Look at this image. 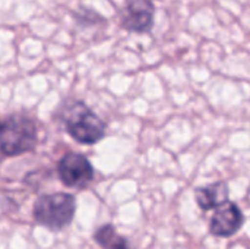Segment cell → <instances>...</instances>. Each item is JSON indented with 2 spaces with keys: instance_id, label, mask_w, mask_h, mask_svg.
I'll return each instance as SVG.
<instances>
[{
  "instance_id": "obj_1",
  "label": "cell",
  "mask_w": 250,
  "mask_h": 249,
  "mask_svg": "<svg viewBox=\"0 0 250 249\" xmlns=\"http://www.w3.org/2000/svg\"><path fill=\"white\" fill-rule=\"evenodd\" d=\"M56 117L69 136L82 145L98 144L105 136L107 123L82 100H64L57 109Z\"/></svg>"
},
{
  "instance_id": "obj_2",
  "label": "cell",
  "mask_w": 250,
  "mask_h": 249,
  "mask_svg": "<svg viewBox=\"0 0 250 249\" xmlns=\"http://www.w3.org/2000/svg\"><path fill=\"white\" fill-rule=\"evenodd\" d=\"M37 142L38 128L32 117L22 113L0 117V160L31 153Z\"/></svg>"
},
{
  "instance_id": "obj_3",
  "label": "cell",
  "mask_w": 250,
  "mask_h": 249,
  "mask_svg": "<svg viewBox=\"0 0 250 249\" xmlns=\"http://www.w3.org/2000/svg\"><path fill=\"white\" fill-rule=\"evenodd\" d=\"M76 198L67 192L42 194L32 207V217L37 225L50 230H63L75 219Z\"/></svg>"
},
{
  "instance_id": "obj_4",
  "label": "cell",
  "mask_w": 250,
  "mask_h": 249,
  "mask_svg": "<svg viewBox=\"0 0 250 249\" xmlns=\"http://www.w3.org/2000/svg\"><path fill=\"white\" fill-rule=\"evenodd\" d=\"M57 175L67 188L85 189L95 179V170L91 161L79 153H66L57 163Z\"/></svg>"
},
{
  "instance_id": "obj_5",
  "label": "cell",
  "mask_w": 250,
  "mask_h": 249,
  "mask_svg": "<svg viewBox=\"0 0 250 249\" xmlns=\"http://www.w3.org/2000/svg\"><path fill=\"white\" fill-rule=\"evenodd\" d=\"M155 12L152 0H126L119 12V23L127 32L148 34L155 23Z\"/></svg>"
},
{
  "instance_id": "obj_6",
  "label": "cell",
  "mask_w": 250,
  "mask_h": 249,
  "mask_svg": "<svg viewBox=\"0 0 250 249\" xmlns=\"http://www.w3.org/2000/svg\"><path fill=\"white\" fill-rule=\"evenodd\" d=\"M245 223V214L242 208L229 201L223 207H220L209 222V232L217 238H231L234 236Z\"/></svg>"
},
{
  "instance_id": "obj_7",
  "label": "cell",
  "mask_w": 250,
  "mask_h": 249,
  "mask_svg": "<svg viewBox=\"0 0 250 249\" xmlns=\"http://www.w3.org/2000/svg\"><path fill=\"white\" fill-rule=\"evenodd\" d=\"M230 189L229 183L224 181H218L209 183L207 186H199L195 189V200L201 210L209 211L223 207L230 200Z\"/></svg>"
},
{
  "instance_id": "obj_8",
  "label": "cell",
  "mask_w": 250,
  "mask_h": 249,
  "mask_svg": "<svg viewBox=\"0 0 250 249\" xmlns=\"http://www.w3.org/2000/svg\"><path fill=\"white\" fill-rule=\"evenodd\" d=\"M92 238L95 244L101 247V249H133L129 239L119 235L116 227L110 223L98 227Z\"/></svg>"
},
{
  "instance_id": "obj_9",
  "label": "cell",
  "mask_w": 250,
  "mask_h": 249,
  "mask_svg": "<svg viewBox=\"0 0 250 249\" xmlns=\"http://www.w3.org/2000/svg\"><path fill=\"white\" fill-rule=\"evenodd\" d=\"M104 19L105 18H103L94 9L83 7V6H81L76 12H73V21H75V23L79 25V26H82V28H88V26H94V25L103 23Z\"/></svg>"
}]
</instances>
